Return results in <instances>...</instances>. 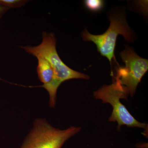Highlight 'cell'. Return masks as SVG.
Instances as JSON below:
<instances>
[{
	"mask_svg": "<svg viewBox=\"0 0 148 148\" xmlns=\"http://www.w3.org/2000/svg\"><path fill=\"white\" fill-rule=\"evenodd\" d=\"M110 19V27L103 34H91L86 29L82 33V36L85 41L94 43L101 55L108 58L111 64L112 59L114 58L115 48L118 36L122 35L129 42L133 41L135 37L124 14H115L111 15Z\"/></svg>",
	"mask_w": 148,
	"mask_h": 148,
	"instance_id": "277c9868",
	"label": "cell"
},
{
	"mask_svg": "<svg viewBox=\"0 0 148 148\" xmlns=\"http://www.w3.org/2000/svg\"><path fill=\"white\" fill-rule=\"evenodd\" d=\"M114 78L112 84L103 85L93 93L95 99L101 100L103 103H108L112 106V112L109 121L116 122L119 130H121L122 125L147 129V124L140 122L135 119L121 103V99L128 101L129 91L116 78Z\"/></svg>",
	"mask_w": 148,
	"mask_h": 148,
	"instance_id": "6da1fadb",
	"label": "cell"
},
{
	"mask_svg": "<svg viewBox=\"0 0 148 148\" xmlns=\"http://www.w3.org/2000/svg\"><path fill=\"white\" fill-rule=\"evenodd\" d=\"M104 2L101 0H86L85 5L88 9L92 12H98L101 10L104 6Z\"/></svg>",
	"mask_w": 148,
	"mask_h": 148,
	"instance_id": "52a82bcc",
	"label": "cell"
},
{
	"mask_svg": "<svg viewBox=\"0 0 148 148\" xmlns=\"http://www.w3.org/2000/svg\"><path fill=\"white\" fill-rule=\"evenodd\" d=\"M26 0H0V6L9 8H18L28 2Z\"/></svg>",
	"mask_w": 148,
	"mask_h": 148,
	"instance_id": "ba28073f",
	"label": "cell"
},
{
	"mask_svg": "<svg viewBox=\"0 0 148 148\" xmlns=\"http://www.w3.org/2000/svg\"><path fill=\"white\" fill-rule=\"evenodd\" d=\"M120 56L125 66L119 68L115 77L127 88L129 95L133 97L138 84L147 71L148 61L139 56L132 49L126 46L121 52Z\"/></svg>",
	"mask_w": 148,
	"mask_h": 148,
	"instance_id": "5b68a950",
	"label": "cell"
},
{
	"mask_svg": "<svg viewBox=\"0 0 148 148\" xmlns=\"http://www.w3.org/2000/svg\"><path fill=\"white\" fill-rule=\"evenodd\" d=\"M9 9L8 8L0 6V18H1L4 14Z\"/></svg>",
	"mask_w": 148,
	"mask_h": 148,
	"instance_id": "9c48e42d",
	"label": "cell"
},
{
	"mask_svg": "<svg viewBox=\"0 0 148 148\" xmlns=\"http://www.w3.org/2000/svg\"><path fill=\"white\" fill-rule=\"evenodd\" d=\"M81 129V127L71 126L60 130L51 126L45 119H38L21 148H62L66 141Z\"/></svg>",
	"mask_w": 148,
	"mask_h": 148,
	"instance_id": "3957f363",
	"label": "cell"
},
{
	"mask_svg": "<svg viewBox=\"0 0 148 148\" xmlns=\"http://www.w3.org/2000/svg\"><path fill=\"white\" fill-rule=\"evenodd\" d=\"M36 57L38 60L37 73L43 84L34 87H42L45 89L49 94V106L51 108H54L56 104V94L59 86L56 82L53 69L45 58L41 56Z\"/></svg>",
	"mask_w": 148,
	"mask_h": 148,
	"instance_id": "8992f818",
	"label": "cell"
},
{
	"mask_svg": "<svg viewBox=\"0 0 148 148\" xmlns=\"http://www.w3.org/2000/svg\"><path fill=\"white\" fill-rule=\"evenodd\" d=\"M42 40L37 46H20L26 52L35 57L41 56L48 61L54 72L56 82L60 86L64 82L72 79H88L90 77L85 74L74 71L61 60L56 50V40L53 33L44 32Z\"/></svg>",
	"mask_w": 148,
	"mask_h": 148,
	"instance_id": "7a4b0ae2",
	"label": "cell"
}]
</instances>
